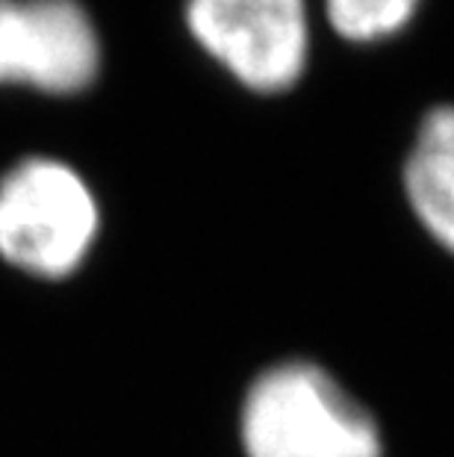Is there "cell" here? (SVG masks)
<instances>
[{"instance_id": "7a4b0ae2", "label": "cell", "mask_w": 454, "mask_h": 457, "mask_svg": "<svg viewBox=\"0 0 454 457\" xmlns=\"http://www.w3.org/2000/svg\"><path fill=\"white\" fill-rule=\"evenodd\" d=\"M98 233V198L71 165L30 157L0 178V260L21 275L71 278Z\"/></svg>"}, {"instance_id": "5b68a950", "label": "cell", "mask_w": 454, "mask_h": 457, "mask_svg": "<svg viewBox=\"0 0 454 457\" xmlns=\"http://www.w3.org/2000/svg\"><path fill=\"white\" fill-rule=\"evenodd\" d=\"M404 195L431 239L454 254V106L422 119L404 162Z\"/></svg>"}, {"instance_id": "8992f818", "label": "cell", "mask_w": 454, "mask_h": 457, "mask_svg": "<svg viewBox=\"0 0 454 457\" xmlns=\"http://www.w3.org/2000/svg\"><path fill=\"white\" fill-rule=\"evenodd\" d=\"M422 0H325L327 21L351 42H378L404 30Z\"/></svg>"}, {"instance_id": "3957f363", "label": "cell", "mask_w": 454, "mask_h": 457, "mask_svg": "<svg viewBox=\"0 0 454 457\" xmlns=\"http://www.w3.org/2000/svg\"><path fill=\"white\" fill-rule=\"evenodd\" d=\"M195 42L254 92H286L304 74L310 24L304 0H189Z\"/></svg>"}, {"instance_id": "6da1fadb", "label": "cell", "mask_w": 454, "mask_h": 457, "mask_svg": "<svg viewBox=\"0 0 454 457\" xmlns=\"http://www.w3.org/2000/svg\"><path fill=\"white\" fill-rule=\"evenodd\" d=\"M239 445L245 457H384L375 413L313 360H280L248 384Z\"/></svg>"}, {"instance_id": "277c9868", "label": "cell", "mask_w": 454, "mask_h": 457, "mask_svg": "<svg viewBox=\"0 0 454 457\" xmlns=\"http://www.w3.org/2000/svg\"><path fill=\"white\" fill-rule=\"evenodd\" d=\"M98 68V30L80 0H0V83L74 95Z\"/></svg>"}]
</instances>
